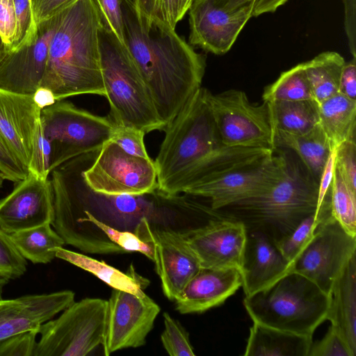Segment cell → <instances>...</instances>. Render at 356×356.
Listing matches in <instances>:
<instances>
[{
  "mask_svg": "<svg viewBox=\"0 0 356 356\" xmlns=\"http://www.w3.org/2000/svg\"><path fill=\"white\" fill-rule=\"evenodd\" d=\"M207 88H200L164 129L154 161L159 191L177 195L209 177L273 154L261 148L232 147L221 140L209 107Z\"/></svg>",
  "mask_w": 356,
  "mask_h": 356,
  "instance_id": "1",
  "label": "cell"
},
{
  "mask_svg": "<svg viewBox=\"0 0 356 356\" xmlns=\"http://www.w3.org/2000/svg\"><path fill=\"white\" fill-rule=\"evenodd\" d=\"M122 10L125 46L166 127L202 87L205 57L175 29L138 15L132 0Z\"/></svg>",
  "mask_w": 356,
  "mask_h": 356,
  "instance_id": "2",
  "label": "cell"
},
{
  "mask_svg": "<svg viewBox=\"0 0 356 356\" xmlns=\"http://www.w3.org/2000/svg\"><path fill=\"white\" fill-rule=\"evenodd\" d=\"M101 24L93 0H75L58 13L40 86L56 101L86 94L105 97L99 46Z\"/></svg>",
  "mask_w": 356,
  "mask_h": 356,
  "instance_id": "3",
  "label": "cell"
},
{
  "mask_svg": "<svg viewBox=\"0 0 356 356\" xmlns=\"http://www.w3.org/2000/svg\"><path fill=\"white\" fill-rule=\"evenodd\" d=\"M318 186L299 159L287 154L285 171L270 189L218 211L241 222L246 231L261 232L276 243L316 213Z\"/></svg>",
  "mask_w": 356,
  "mask_h": 356,
  "instance_id": "4",
  "label": "cell"
},
{
  "mask_svg": "<svg viewBox=\"0 0 356 356\" xmlns=\"http://www.w3.org/2000/svg\"><path fill=\"white\" fill-rule=\"evenodd\" d=\"M99 46L108 115L116 127H130L145 134L164 130L149 91L127 48L102 24Z\"/></svg>",
  "mask_w": 356,
  "mask_h": 356,
  "instance_id": "5",
  "label": "cell"
},
{
  "mask_svg": "<svg viewBox=\"0 0 356 356\" xmlns=\"http://www.w3.org/2000/svg\"><path fill=\"white\" fill-rule=\"evenodd\" d=\"M330 302V295L293 271L243 299L253 322L309 337L326 321Z\"/></svg>",
  "mask_w": 356,
  "mask_h": 356,
  "instance_id": "6",
  "label": "cell"
},
{
  "mask_svg": "<svg viewBox=\"0 0 356 356\" xmlns=\"http://www.w3.org/2000/svg\"><path fill=\"white\" fill-rule=\"evenodd\" d=\"M40 122L51 145V172L72 159L99 152L116 127L108 116L95 115L63 100L43 108Z\"/></svg>",
  "mask_w": 356,
  "mask_h": 356,
  "instance_id": "7",
  "label": "cell"
},
{
  "mask_svg": "<svg viewBox=\"0 0 356 356\" xmlns=\"http://www.w3.org/2000/svg\"><path fill=\"white\" fill-rule=\"evenodd\" d=\"M107 300L86 298L74 302L38 330L34 356H85L102 344Z\"/></svg>",
  "mask_w": 356,
  "mask_h": 356,
  "instance_id": "8",
  "label": "cell"
},
{
  "mask_svg": "<svg viewBox=\"0 0 356 356\" xmlns=\"http://www.w3.org/2000/svg\"><path fill=\"white\" fill-rule=\"evenodd\" d=\"M206 98L220 138L225 145L275 150L267 102L252 104L245 92L236 89L218 94L207 90Z\"/></svg>",
  "mask_w": 356,
  "mask_h": 356,
  "instance_id": "9",
  "label": "cell"
},
{
  "mask_svg": "<svg viewBox=\"0 0 356 356\" xmlns=\"http://www.w3.org/2000/svg\"><path fill=\"white\" fill-rule=\"evenodd\" d=\"M275 152L253 163L200 180L182 193L209 199L214 210L259 196L270 189L285 171L287 154Z\"/></svg>",
  "mask_w": 356,
  "mask_h": 356,
  "instance_id": "10",
  "label": "cell"
},
{
  "mask_svg": "<svg viewBox=\"0 0 356 356\" xmlns=\"http://www.w3.org/2000/svg\"><path fill=\"white\" fill-rule=\"evenodd\" d=\"M83 177L92 191L108 195H141L158 189L154 161L130 155L111 140L83 171Z\"/></svg>",
  "mask_w": 356,
  "mask_h": 356,
  "instance_id": "11",
  "label": "cell"
},
{
  "mask_svg": "<svg viewBox=\"0 0 356 356\" xmlns=\"http://www.w3.org/2000/svg\"><path fill=\"white\" fill-rule=\"evenodd\" d=\"M356 254V236L347 233L332 214L318 226L314 236L293 265L299 273L330 295L343 269Z\"/></svg>",
  "mask_w": 356,
  "mask_h": 356,
  "instance_id": "12",
  "label": "cell"
},
{
  "mask_svg": "<svg viewBox=\"0 0 356 356\" xmlns=\"http://www.w3.org/2000/svg\"><path fill=\"white\" fill-rule=\"evenodd\" d=\"M189 42L215 55L227 53L252 17L253 5L229 0H195L188 9Z\"/></svg>",
  "mask_w": 356,
  "mask_h": 356,
  "instance_id": "13",
  "label": "cell"
},
{
  "mask_svg": "<svg viewBox=\"0 0 356 356\" xmlns=\"http://www.w3.org/2000/svg\"><path fill=\"white\" fill-rule=\"evenodd\" d=\"M135 232L152 244L153 261L163 292L170 300H175L202 268L184 233L171 229H152L147 217L140 218Z\"/></svg>",
  "mask_w": 356,
  "mask_h": 356,
  "instance_id": "14",
  "label": "cell"
},
{
  "mask_svg": "<svg viewBox=\"0 0 356 356\" xmlns=\"http://www.w3.org/2000/svg\"><path fill=\"white\" fill-rule=\"evenodd\" d=\"M160 307L147 295L138 296L113 289L107 300L103 339L104 353L143 346L160 312Z\"/></svg>",
  "mask_w": 356,
  "mask_h": 356,
  "instance_id": "15",
  "label": "cell"
},
{
  "mask_svg": "<svg viewBox=\"0 0 356 356\" xmlns=\"http://www.w3.org/2000/svg\"><path fill=\"white\" fill-rule=\"evenodd\" d=\"M58 19V13L40 22L29 42L6 52L0 60V88L23 95H33L37 91L43 79Z\"/></svg>",
  "mask_w": 356,
  "mask_h": 356,
  "instance_id": "16",
  "label": "cell"
},
{
  "mask_svg": "<svg viewBox=\"0 0 356 356\" xmlns=\"http://www.w3.org/2000/svg\"><path fill=\"white\" fill-rule=\"evenodd\" d=\"M184 233L202 268L241 270L247 235L241 222L222 213Z\"/></svg>",
  "mask_w": 356,
  "mask_h": 356,
  "instance_id": "17",
  "label": "cell"
},
{
  "mask_svg": "<svg viewBox=\"0 0 356 356\" xmlns=\"http://www.w3.org/2000/svg\"><path fill=\"white\" fill-rule=\"evenodd\" d=\"M54 197L50 179L31 173L0 200V229L8 234L50 223Z\"/></svg>",
  "mask_w": 356,
  "mask_h": 356,
  "instance_id": "18",
  "label": "cell"
},
{
  "mask_svg": "<svg viewBox=\"0 0 356 356\" xmlns=\"http://www.w3.org/2000/svg\"><path fill=\"white\" fill-rule=\"evenodd\" d=\"M41 110L33 95L0 88V140L18 164L28 172Z\"/></svg>",
  "mask_w": 356,
  "mask_h": 356,
  "instance_id": "19",
  "label": "cell"
},
{
  "mask_svg": "<svg viewBox=\"0 0 356 356\" xmlns=\"http://www.w3.org/2000/svg\"><path fill=\"white\" fill-rule=\"evenodd\" d=\"M247 232L241 273L245 296L266 289L292 272L275 243L259 232Z\"/></svg>",
  "mask_w": 356,
  "mask_h": 356,
  "instance_id": "20",
  "label": "cell"
},
{
  "mask_svg": "<svg viewBox=\"0 0 356 356\" xmlns=\"http://www.w3.org/2000/svg\"><path fill=\"white\" fill-rule=\"evenodd\" d=\"M242 286L238 268H202L175 300L180 314L202 313L222 304Z\"/></svg>",
  "mask_w": 356,
  "mask_h": 356,
  "instance_id": "21",
  "label": "cell"
},
{
  "mask_svg": "<svg viewBox=\"0 0 356 356\" xmlns=\"http://www.w3.org/2000/svg\"><path fill=\"white\" fill-rule=\"evenodd\" d=\"M74 297V293L70 290L27 295L22 308L0 323V341L19 333L39 330L43 323L72 304Z\"/></svg>",
  "mask_w": 356,
  "mask_h": 356,
  "instance_id": "22",
  "label": "cell"
},
{
  "mask_svg": "<svg viewBox=\"0 0 356 356\" xmlns=\"http://www.w3.org/2000/svg\"><path fill=\"white\" fill-rule=\"evenodd\" d=\"M326 320L356 355V254L332 286Z\"/></svg>",
  "mask_w": 356,
  "mask_h": 356,
  "instance_id": "23",
  "label": "cell"
},
{
  "mask_svg": "<svg viewBox=\"0 0 356 356\" xmlns=\"http://www.w3.org/2000/svg\"><path fill=\"white\" fill-rule=\"evenodd\" d=\"M274 146L275 149L284 148L293 152L318 183L332 151L319 123L300 134L275 131Z\"/></svg>",
  "mask_w": 356,
  "mask_h": 356,
  "instance_id": "24",
  "label": "cell"
},
{
  "mask_svg": "<svg viewBox=\"0 0 356 356\" xmlns=\"http://www.w3.org/2000/svg\"><path fill=\"white\" fill-rule=\"evenodd\" d=\"M312 341V337L253 322L243 355L308 356Z\"/></svg>",
  "mask_w": 356,
  "mask_h": 356,
  "instance_id": "25",
  "label": "cell"
},
{
  "mask_svg": "<svg viewBox=\"0 0 356 356\" xmlns=\"http://www.w3.org/2000/svg\"><path fill=\"white\" fill-rule=\"evenodd\" d=\"M319 124L332 150L355 140L356 101L337 93L319 104Z\"/></svg>",
  "mask_w": 356,
  "mask_h": 356,
  "instance_id": "26",
  "label": "cell"
},
{
  "mask_svg": "<svg viewBox=\"0 0 356 356\" xmlns=\"http://www.w3.org/2000/svg\"><path fill=\"white\" fill-rule=\"evenodd\" d=\"M56 257L93 274L113 289L129 292L138 296L145 294L143 289L149 282L135 273L132 268H130L131 272L124 273L104 261L64 249L63 247L57 249Z\"/></svg>",
  "mask_w": 356,
  "mask_h": 356,
  "instance_id": "27",
  "label": "cell"
},
{
  "mask_svg": "<svg viewBox=\"0 0 356 356\" xmlns=\"http://www.w3.org/2000/svg\"><path fill=\"white\" fill-rule=\"evenodd\" d=\"M268 103L274 131L300 134L319 123V104L314 99Z\"/></svg>",
  "mask_w": 356,
  "mask_h": 356,
  "instance_id": "28",
  "label": "cell"
},
{
  "mask_svg": "<svg viewBox=\"0 0 356 356\" xmlns=\"http://www.w3.org/2000/svg\"><path fill=\"white\" fill-rule=\"evenodd\" d=\"M346 61L339 53L323 51L303 63L312 97L318 104L339 92V83Z\"/></svg>",
  "mask_w": 356,
  "mask_h": 356,
  "instance_id": "29",
  "label": "cell"
},
{
  "mask_svg": "<svg viewBox=\"0 0 356 356\" xmlns=\"http://www.w3.org/2000/svg\"><path fill=\"white\" fill-rule=\"evenodd\" d=\"M10 236L19 253L33 264L51 262L56 258L57 249L65 244L50 223L21 230Z\"/></svg>",
  "mask_w": 356,
  "mask_h": 356,
  "instance_id": "30",
  "label": "cell"
},
{
  "mask_svg": "<svg viewBox=\"0 0 356 356\" xmlns=\"http://www.w3.org/2000/svg\"><path fill=\"white\" fill-rule=\"evenodd\" d=\"M313 99L303 63L281 73L275 82L267 86L263 101H299Z\"/></svg>",
  "mask_w": 356,
  "mask_h": 356,
  "instance_id": "31",
  "label": "cell"
},
{
  "mask_svg": "<svg viewBox=\"0 0 356 356\" xmlns=\"http://www.w3.org/2000/svg\"><path fill=\"white\" fill-rule=\"evenodd\" d=\"M330 214V200H328L316 213L305 218L289 236L275 243L281 254L292 266L313 238L319 224Z\"/></svg>",
  "mask_w": 356,
  "mask_h": 356,
  "instance_id": "32",
  "label": "cell"
},
{
  "mask_svg": "<svg viewBox=\"0 0 356 356\" xmlns=\"http://www.w3.org/2000/svg\"><path fill=\"white\" fill-rule=\"evenodd\" d=\"M330 208L332 216L345 231L356 236V192L349 187L335 168L330 189Z\"/></svg>",
  "mask_w": 356,
  "mask_h": 356,
  "instance_id": "33",
  "label": "cell"
},
{
  "mask_svg": "<svg viewBox=\"0 0 356 356\" xmlns=\"http://www.w3.org/2000/svg\"><path fill=\"white\" fill-rule=\"evenodd\" d=\"M164 330L161 335L165 350L170 356H194L193 348L186 330L168 312L163 314Z\"/></svg>",
  "mask_w": 356,
  "mask_h": 356,
  "instance_id": "34",
  "label": "cell"
},
{
  "mask_svg": "<svg viewBox=\"0 0 356 356\" xmlns=\"http://www.w3.org/2000/svg\"><path fill=\"white\" fill-rule=\"evenodd\" d=\"M26 268L27 260L19 253L10 234L0 229V275L17 279L25 273Z\"/></svg>",
  "mask_w": 356,
  "mask_h": 356,
  "instance_id": "35",
  "label": "cell"
},
{
  "mask_svg": "<svg viewBox=\"0 0 356 356\" xmlns=\"http://www.w3.org/2000/svg\"><path fill=\"white\" fill-rule=\"evenodd\" d=\"M51 145L43 133L40 118L34 134L29 172L42 179H48L51 173Z\"/></svg>",
  "mask_w": 356,
  "mask_h": 356,
  "instance_id": "36",
  "label": "cell"
},
{
  "mask_svg": "<svg viewBox=\"0 0 356 356\" xmlns=\"http://www.w3.org/2000/svg\"><path fill=\"white\" fill-rule=\"evenodd\" d=\"M13 2L16 31L13 42L7 51L15 50L29 42L37 30L31 0H13Z\"/></svg>",
  "mask_w": 356,
  "mask_h": 356,
  "instance_id": "37",
  "label": "cell"
},
{
  "mask_svg": "<svg viewBox=\"0 0 356 356\" xmlns=\"http://www.w3.org/2000/svg\"><path fill=\"white\" fill-rule=\"evenodd\" d=\"M102 24L125 45L124 38L123 0H93Z\"/></svg>",
  "mask_w": 356,
  "mask_h": 356,
  "instance_id": "38",
  "label": "cell"
},
{
  "mask_svg": "<svg viewBox=\"0 0 356 356\" xmlns=\"http://www.w3.org/2000/svg\"><path fill=\"white\" fill-rule=\"evenodd\" d=\"M334 152V168L349 187L356 192L355 140L343 143Z\"/></svg>",
  "mask_w": 356,
  "mask_h": 356,
  "instance_id": "39",
  "label": "cell"
},
{
  "mask_svg": "<svg viewBox=\"0 0 356 356\" xmlns=\"http://www.w3.org/2000/svg\"><path fill=\"white\" fill-rule=\"evenodd\" d=\"M145 134L134 127H115L111 140L130 155L149 158L144 143Z\"/></svg>",
  "mask_w": 356,
  "mask_h": 356,
  "instance_id": "40",
  "label": "cell"
},
{
  "mask_svg": "<svg viewBox=\"0 0 356 356\" xmlns=\"http://www.w3.org/2000/svg\"><path fill=\"white\" fill-rule=\"evenodd\" d=\"M308 356H355L337 331L330 325L322 339L313 342Z\"/></svg>",
  "mask_w": 356,
  "mask_h": 356,
  "instance_id": "41",
  "label": "cell"
},
{
  "mask_svg": "<svg viewBox=\"0 0 356 356\" xmlns=\"http://www.w3.org/2000/svg\"><path fill=\"white\" fill-rule=\"evenodd\" d=\"M195 0H154L153 18L175 29Z\"/></svg>",
  "mask_w": 356,
  "mask_h": 356,
  "instance_id": "42",
  "label": "cell"
},
{
  "mask_svg": "<svg viewBox=\"0 0 356 356\" xmlns=\"http://www.w3.org/2000/svg\"><path fill=\"white\" fill-rule=\"evenodd\" d=\"M38 330L13 335L0 341V356H34Z\"/></svg>",
  "mask_w": 356,
  "mask_h": 356,
  "instance_id": "43",
  "label": "cell"
},
{
  "mask_svg": "<svg viewBox=\"0 0 356 356\" xmlns=\"http://www.w3.org/2000/svg\"><path fill=\"white\" fill-rule=\"evenodd\" d=\"M16 17L13 0H0V35L9 49L15 38Z\"/></svg>",
  "mask_w": 356,
  "mask_h": 356,
  "instance_id": "44",
  "label": "cell"
},
{
  "mask_svg": "<svg viewBox=\"0 0 356 356\" xmlns=\"http://www.w3.org/2000/svg\"><path fill=\"white\" fill-rule=\"evenodd\" d=\"M0 173L4 179L17 183L24 179L29 174L18 164L1 140Z\"/></svg>",
  "mask_w": 356,
  "mask_h": 356,
  "instance_id": "45",
  "label": "cell"
},
{
  "mask_svg": "<svg viewBox=\"0 0 356 356\" xmlns=\"http://www.w3.org/2000/svg\"><path fill=\"white\" fill-rule=\"evenodd\" d=\"M75 0H31L36 24L52 17Z\"/></svg>",
  "mask_w": 356,
  "mask_h": 356,
  "instance_id": "46",
  "label": "cell"
},
{
  "mask_svg": "<svg viewBox=\"0 0 356 356\" xmlns=\"http://www.w3.org/2000/svg\"><path fill=\"white\" fill-rule=\"evenodd\" d=\"M344 13V31L353 57H356V0H342Z\"/></svg>",
  "mask_w": 356,
  "mask_h": 356,
  "instance_id": "47",
  "label": "cell"
},
{
  "mask_svg": "<svg viewBox=\"0 0 356 356\" xmlns=\"http://www.w3.org/2000/svg\"><path fill=\"white\" fill-rule=\"evenodd\" d=\"M339 93L356 101V57L346 61L340 76Z\"/></svg>",
  "mask_w": 356,
  "mask_h": 356,
  "instance_id": "48",
  "label": "cell"
},
{
  "mask_svg": "<svg viewBox=\"0 0 356 356\" xmlns=\"http://www.w3.org/2000/svg\"><path fill=\"white\" fill-rule=\"evenodd\" d=\"M334 149L330 153L328 159L323 168L318 186V199L316 213L321 206L330 198V189L334 170Z\"/></svg>",
  "mask_w": 356,
  "mask_h": 356,
  "instance_id": "49",
  "label": "cell"
},
{
  "mask_svg": "<svg viewBox=\"0 0 356 356\" xmlns=\"http://www.w3.org/2000/svg\"><path fill=\"white\" fill-rule=\"evenodd\" d=\"M288 0H229L232 6H239L245 3L253 5L252 17H258L265 13H274Z\"/></svg>",
  "mask_w": 356,
  "mask_h": 356,
  "instance_id": "50",
  "label": "cell"
},
{
  "mask_svg": "<svg viewBox=\"0 0 356 356\" xmlns=\"http://www.w3.org/2000/svg\"><path fill=\"white\" fill-rule=\"evenodd\" d=\"M26 297L27 295L12 299H0V323L21 309Z\"/></svg>",
  "mask_w": 356,
  "mask_h": 356,
  "instance_id": "51",
  "label": "cell"
},
{
  "mask_svg": "<svg viewBox=\"0 0 356 356\" xmlns=\"http://www.w3.org/2000/svg\"><path fill=\"white\" fill-rule=\"evenodd\" d=\"M138 15L153 18L154 0H132Z\"/></svg>",
  "mask_w": 356,
  "mask_h": 356,
  "instance_id": "52",
  "label": "cell"
},
{
  "mask_svg": "<svg viewBox=\"0 0 356 356\" xmlns=\"http://www.w3.org/2000/svg\"><path fill=\"white\" fill-rule=\"evenodd\" d=\"M0 52H6V47L0 35Z\"/></svg>",
  "mask_w": 356,
  "mask_h": 356,
  "instance_id": "53",
  "label": "cell"
},
{
  "mask_svg": "<svg viewBox=\"0 0 356 356\" xmlns=\"http://www.w3.org/2000/svg\"><path fill=\"white\" fill-rule=\"evenodd\" d=\"M3 179H4L3 178L2 175L0 173V187L2 184Z\"/></svg>",
  "mask_w": 356,
  "mask_h": 356,
  "instance_id": "54",
  "label": "cell"
},
{
  "mask_svg": "<svg viewBox=\"0 0 356 356\" xmlns=\"http://www.w3.org/2000/svg\"><path fill=\"white\" fill-rule=\"evenodd\" d=\"M6 52H0V60H1V58L3 57V56L5 55Z\"/></svg>",
  "mask_w": 356,
  "mask_h": 356,
  "instance_id": "55",
  "label": "cell"
}]
</instances>
